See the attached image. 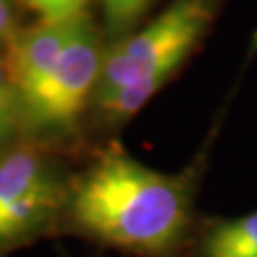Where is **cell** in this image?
I'll return each instance as SVG.
<instances>
[{"label": "cell", "instance_id": "obj_8", "mask_svg": "<svg viewBox=\"0 0 257 257\" xmlns=\"http://www.w3.org/2000/svg\"><path fill=\"white\" fill-rule=\"evenodd\" d=\"M21 139H25L21 101L10 76L4 54H0V151Z\"/></svg>", "mask_w": 257, "mask_h": 257}, {"label": "cell", "instance_id": "obj_5", "mask_svg": "<svg viewBox=\"0 0 257 257\" xmlns=\"http://www.w3.org/2000/svg\"><path fill=\"white\" fill-rule=\"evenodd\" d=\"M84 16V14H82ZM80 18V16H78ZM69 21H40L31 27H21L14 40L4 50V59L10 76L23 101L42 84L55 65L57 57L73 35L76 19ZM23 110V109H21Z\"/></svg>", "mask_w": 257, "mask_h": 257}, {"label": "cell", "instance_id": "obj_2", "mask_svg": "<svg viewBox=\"0 0 257 257\" xmlns=\"http://www.w3.org/2000/svg\"><path fill=\"white\" fill-rule=\"evenodd\" d=\"M225 0H170L155 18L107 48L88 122L90 145L122 126L164 90L202 44Z\"/></svg>", "mask_w": 257, "mask_h": 257}, {"label": "cell", "instance_id": "obj_3", "mask_svg": "<svg viewBox=\"0 0 257 257\" xmlns=\"http://www.w3.org/2000/svg\"><path fill=\"white\" fill-rule=\"evenodd\" d=\"M109 40L90 14L76 19L67 46L48 76L23 101L25 139L73 160L92 149L88 122L101 80Z\"/></svg>", "mask_w": 257, "mask_h": 257}, {"label": "cell", "instance_id": "obj_9", "mask_svg": "<svg viewBox=\"0 0 257 257\" xmlns=\"http://www.w3.org/2000/svg\"><path fill=\"white\" fill-rule=\"evenodd\" d=\"M25 8L35 12L40 21H69L88 14L90 0H19Z\"/></svg>", "mask_w": 257, "mask_h": 257}, {"label": "cell", "instance_id": "obj_11", "mask_svg": "<svg viewBox=\"0 0 257 257\" xmlns=\"http://www.w3.org/2000/svg\"><path fill=\"white\" fill-rule=\"evenodd\" d=\"M63 257H69V255H65V253H63Z\"/></svg>", "mask_w": 257, "mask_h": 257}, {"label": "cell", "instance_id": "obj_7", "mask_svg": "<svg viewBox=\"0 0 257 257\" xmlns=\"http://www.w3.org/2000/svg\"><path fill=\"white\" fill-rule=\"evenodd\" d=\"M156 0H101V29L109 44L118 42L134 33Z\"/></svg>", "mask_w": 257, "mask_h": 257}, {"label": "cell", "instance_id": "obj_4", "mask_svg": "<svg viewBox=\"0 0 257 257\" xmlns=\"http://www.w3.org/2000/svg\"><path fill=\"white\" fill-rule=\"evenodd\" d=\"M76 160L31 139L0 151V257L61 238Z\"/></svg>", "mask_w": 257, "mask_h": 257}, {"label": "cell", "instance_id": "obj_1", "mask_svg": "<svg viewBox=\"0 0 257 257\" xmlns=\"http://www.w3.org/2000/svg\"><path fill=\"white\" fill-rule=\"evenodd\" d=\"M210 147L211 139L175 174L139 162L118 138L92 147L73 170L61 236L128 257H189Z\"/></svg>", "mask_w": 257, "mask_h": 257}, {"label": "cell", "instance_id": "obj_10", "mask_svg": "<svg viewBox=\"0 0 257 257\" xmlns=\"http://www.w3.org/2000/svg\"><path fill=\"white\" fill-rule=\"evenodd\" d=\"M18 25V14L14 8L12 0H0V54H4V50L14 40V37L19 33Z\"/></svg>", "mask_w": 257, "mask_h": 257}, {"label": "cell", "instance_id": "obj_6", "mask_svg": "<svg viewBox=\"0 0 257 257\" xmlns=\"http://www.w3.org/2000/svg\"><path fill=\"white\" fill-rule=\"evenodd\" d=\"M189 257H257V211L242 217H202Z\"/></svg>", "mask_w": 257, "mask_h": 257}]
</instances>
